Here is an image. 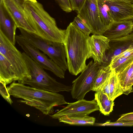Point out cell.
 Here are the masks:
<instances>
[{
    "label": "cell",
    "mask_w": 133,
    "mask_h": 133,
    "mask_svg": "<svg viewBox=\"0 0 133 133\" xmlns=\"http://www.w3.org/2000/svg\"><path fill=\"white\" fill-rule=\"evenodd\" d=\"M7 88L10 96L22 99L19 102L34 107L45 115L51 113L54 107L68 103L62 95L22 83L14 82Z\"/></svg>",
    "instance_id": "1"
},
{
    "label": "cell",
    "mask_w": 133,
    "mask_h": 133,
    "mask_svg": "<svg viewBox=\"0 0 133 133\" xmlns=\"http://www.w3.org/2000/svg\"><path fill=\"white\" fill-rule=\"evenodd\" d=\"M63 44L65 51L68 69L71 74L77 75L87 66L90 49L89 36L85 34L71 22L66 29Z\"/></svg>",
    "instance_id": "2"
},
{
    "label": "cell",
    "mask_w": 133,
    "mask_h": 133,
    "mask_svg": "<svg viewBox=\"0 0 133 133\" xmlns=\"http://www.w3.org/2000/svg\"><path fill=\"white\" fill-rule=\"evenodd\" d=\"M24 10L30 25L35 31L34 33L47 40L63 43L66 30L58 28L55 19L44 10L42 4L26 1Z\"/></svg>",
    "instance_id": "3"
},
{
    "label": "cell",
    "mask_w": 133,
    "mask_h": 133,
    "mask_svg": "<svg viewBox=\"0 0 133 133\" xmlns=\"http://www.w3.org/2000/svg\"><path fill=\"white\" fill-rule=\"evenodd\" d=\"M22 54L28 67L31 78L25 80L21 83L35 88L50 92L57 93L71 91V86L58 82L25 52Z\"/></svg>",
    "instance_id": "4"
},
{
    "label": "cell",
    "mask_w": 133,
    "mask_h": 133,
    "mask_svg": "<svg viewBox=\"0 0 133 133\" xmlns=\"http://www.w3.org/2000/svg\"><path fill=\"white\" fill-rule=\"evenodd\" d=\"M18 29L20 33L19 35L22 38L48 56L64 71L68 69L63 43L47 40L34 33L28 31L22 28Z\"/></svg>",
    "instance_id": "5"
},
{
    "label": "cell",
    "mask_w": 133,
    "mask_h": 133,
    "mask_svg": "<svg viewBox=\"0 0 133 133\" xmlns=\"http://www.w3.org/2000/svg\"><path fill=\"white\" fill-rule=\"evenodd\" d=\"M0 54L10 62L15 71L18 83L31 78L29 70L22 53L0 31Z\"/></svg>",
    "instance_id": "6"
},
{
    "label": "cell",
    "mask_w": 133,
    "mask_h": 133,
    "mask_svg": "<svg viewBox=\"0 0 133 133\" xmlns=\"http://www.w3.org/2000/svg\"><path fill=\"white\" fill-rule=\"evenodd\" d=\"M101 65L92 60L90 61L81 75L72 82L71 92L73 98L83 99L91 90L94 81Z\"/></svg>",
    "instance_id": "7"
},
{
    "label": "cell",
    "mask_w": 133,
    "mask_h": 133,
    "mask_svg": "<svg viewBox=\"0 0 133 133\" xmlns=\"http://www.w3.org/2000/svg\"><path fill=\"white\" fill-rule=\"evenodd\" d=\"M16 40L24 52L41 67L52 72L60 78H64L65 71L44 53L26 42L19 35H16Z\"/></svg>",
    "instance_id": "8"
},
{
    "label": "cell",
    "mask_w": 133,
    "mask_h": 133,
    "mask_svg": "<svg viewBox=\"0 0 133 133\" xmlns=\"http://www.w3.org/2000/svg\"><path fill=\"white\" fill-rule=\"evenodd\" d=\"M78 15L94 35H103L107 28L104 24L100 13L97 0H86Z\"/></svg>",
    "instance_id": "9"
},
{
    "label": "cell",
    "mask_w": 133,
    "mask_h": 133,
    "mask_svg": "<svg viewBox=\"0 0 133 133\" xmlns=\"http://www.w3.org/2000/svg\"><path fill=\"white\" fill-rule=\"evenodd\" d=\"M68 105L54 114L50 115L52 118L58 119L62 116L71 115H87L99 110L96 101L94 99L87 101L84 99L73 103H68Z\"/></svg>",
    "instance_id": "10"
},
{
    "label": "cell",
    "mask_w": 133,
    "mask_h": 133,
    "mask_svg": "<svg viewBox=\"0 0 133 133\" xmlns=\"http://www.w3.org/2000/svg\"><path fill=\"white\" fill-rule=\"evenodd\" d=\"M114 21L133 20V4L124 1L103 0Z\"/></svg>",
    "instance_id": "11"
},
{
    "label": "cell",
    "mask_w": 133,
    "mask_h": 133,
    "mask_svg": "<svg viewBox=\"0 0 133 133\" xmlns=\"http://www.w3.org/2000/svg\"><path fill=\"white\" fill-rule=\"evenodd\" d=\"M110 40L103 35H93L89 37L88 43L90 49L89 58L101 65L106 51L110 48Z\"/></svg>",
    "instance_id": "12"
},
{
    "label": "cell",
    "mask_w": 133,
    "mask_h": 133,
    "mask_svg": "<svg viewBox=\"0 0 133 133\" xmlns=\"http://www.w3.org/2000/svg\"><path fill=\"white\" fill-rule=\"evenodd\" d=\"M109 45L110 48L106 52L101 66L109 65L113 57L128 49L133 48V31L125 37L110 41Z\"/></svg>",
    "instance_id": "13"
},
{
    "label": "cell",
    "mask_w": 133,
    "mask_h": 133,
    "mask_svg": "<svg viewBox=\"0 0 133 133\" xmlns=\"http://www.w3.org/2000/svg\"><path fill=\"white\" fill-rule=\"evenodd\" d=\"M7 10L15 21L17 28L35 33L30 25L24 10L21 9L14 0H2Z\"/></svg>",
    "instance_id": "14"
},
{
    "label": "cell",
    "mask_w": 133,
    "mask_h": 133,
    "mask_svg": "<svg viewBox=\"0 0 133 133\" xmlns=\"http://www.w3.org/2000/svg\"><path fill=\"white\" fill-rule=\"evenodd\" d=\"M17 28L16 23L9 12L2 0L0 1V31L9 41L15 45L16 31Z\"/></svg>",
    "instance_id": "15"
},
{
    "label": "cell",
    "mask_w": 133,
    "mask_h": 133,
    "mask_svg": "<svg viewBox=\"0 0 133 133\" xmlns=\"http://www.w3.org/2000/svg\"><path fill=\"white\" fill-rule=\"evenodd\" d=\"M132 20L114 21L107 29L103 35L111 41L125 37L133 31Z\"/></svg>",
    "instance_id": "16"
},
{
    "label": "cell",
    "mask_w": 133,
    "mask_h": 133,
    "mask_svg": "<svg viewBox=\"0 0 133 133\" xmlns=\"http://www.w3.org/2000/svg\"><path fill=\"white\" fill-rule=\"evenodd\" d=\"M17 81L13 67L7 59L0 54V81L6 85Z\"/></svg>",
    "instance_id": "17"
},
{
    "label": "cell",
    "mask_w": 133,
    "mask_h": 133,
    "mask_svg": "<svg viewBox=\"0 0 133 133\" xmlns=\"http://www.w3.org/2000/svg\"><path fill=\"white\" fill-rule=\"evenodd\" d=\"M59 122L70 125H93L95 124V118L87 115H67L59 118Z\"/></svg>",
    "instance_id": "18"
},
{
    "label": "cell",
    "mask_w": 133,
    "mask_h": 133,
    "mask_svg": "<svg viewBox=\"0 0 133 133\" xmlns=\"http://www.w3.org/2000/svg\"><path fill=\"white\" fill-rule=\"evenodd\" d=\"M94 99L96 101L100 111L104 115H108L113 111L114 101L110 99L101 89L95 92Z\"/></svg>",
    "instance_id": "19"
},
{
    "label": "cell",
    "mask_w": 133,
    "mask_h": 133,
    "mask_svg": "<svg viewBox=\"0 0 133 133\" xmlns=\"http://www.w3.org/2000/svg\"><path fill=\"white\" fill-rule=\"evenodd\" d=\"M133 73V61L124 69L117 73L123 94L128 95L132 91L133 89L130 87V81Z\"/></svg>",
    "instance_id": "20"
},
{
    "label": "cell",
    "mask_w": 133,
    "mask_h": 133,
    "mask_svg": "<svg viewBox=\"0 0 133 133\" xmlns=\"http://www.w3.org/2000/svg\"><path fill=\"white\" fill-rule=\"evenodd\" d=\"M109 77V88L110 99L114 101L123 94L117 74L114 69H111Z\"/></svg>",
    "instance_id": "21"
},
{
    "label": "cell",
    "mask_w": 133,
    "mask_h": 133,
    "mask_svg": "<svg viewBox=\"0 0 133 133\" xmlns=\"http://www.w3.org/2000/svg\"><path fill=\"white\" fill-rule=\"evenodd\" d=\"M111 69L109 65H101L93 83L91 90L95 92L100 89L110 75Z\"/></svg>",
    "instance_id": "22"
},
{
    "label": "cell",
    "mask_w": 133,
    "mask_h": 133,
    "mask_svg": "<svg viewBox=\"0 0 133 133\" xmlns=\"http://www.w3.org/2000/svg\"><path fill=\"white\" fill-rule=\"evenodd\" d=\"M133 61V54L128 56L119 58L111 62L109 66L111 69H114L118 73Z\"/></svg>",
    "instance_id": "23"
},
{
    "label": "cell",
    "mask_w": 133,
    "mask_h": 133,
    "mask_svg": "<svg viewBox=\"0 0 133 133\" xmlns=\"http://www.w3.org/2000/svg\"><path fill=\"white\" fill-rule=\"evenodd\" d=\"M97 3L104 23L107 29L114 21L111 17L108 7L103 0H97Z\"/></svg>",
    "instance_id": "24"
},
{
    "label": "cell",
    "mask_w": 133,
    "mask_h": 133,
    "mask_svg": "<svg viewBox=\"0 0 133 133\" xmlns=\"http://www.w3.org/2000/svg\"><path fill=\"white\" fill-rule=\"evenodd\" d=\"M71 22L76 27L85 34L89 36L91 33L90 29L78 15L74 18Z\"/></svg>",
    "instance_id": "25"
},
{
    "label": "cell",
    "mask_w": 133,
    "mask_h": 133,
    "mask_svg": "<svg viewBox=\"0 0 133 133\" xmlns=\"http://www.w3.org/2000/svg\"><path fill=\"white\" fill-rule=\"evenodd\" d=\"M61 8L67 12H71L72 10L70 0H55Z\"/></svg>",
    "instance_id": "26"
},
{
    "label": "cell",
    "mask_w": 133,
    "mask_h": 133,
    "mask_svg": "<svg viewBox=\"0 0 133 133\" xmlns=\"http://www.w3.org/2000/svg\"><path fill=\"white\" fill-rule=\"evenodd\" d=\"M96 126H133V122H110V121H107L104 123H98L96 124Z\"/></svg>",
    "instance_id": "27"
},
{
    "label": "cell",
    "mask_w": 133,
    "mask_h": 133,
    "mask_svg": "<svg viewBox=\"0 0 133 133\" xmlns=\"http://www.w3.org/2000/svg\"><path fill=\"white\" fill-rule=\"evenodd\" d=\"M0 82V93L3 98L10 104H11L13 102L10 98V96L6 85L3 82Z\"/></svg>",
    "instance_id": "28"
},
{
    "label": "cell",
    "mask_w": 133,
    "mask_h": 133,
    "mask_svg": "<svg viewBox=\"0 0 133 133\" xmlns=\"http://www.w3.org/2000/svg\"><path fill=\"white\" fill-rule=\"evenodd\" d=\"M86 0H70L72 10L79 12L81 9Z\"/></svg>",
    "instance_id": "29"
},
{
    "label": "cell",
    "mask_w": 133,
    "mask_h": 133,
    "mask_svg": "<svg viewBox=\"0 0 133 133\" xmlns=\"http://www.w3.org/2000/svg\"><path fill=\"white\" fill-rule=\"evenodd\" d=\"M133 122V112L122 114L116 122Z\"/></svg>",
    "instance_id": "30"
},
{
    "label": "cell",
    "mask_w": 133,
    "mask_h": 133,
    "mask_svg": "<svg viewBox=\"0 0 133 133\" xmlns=\"http://www.w3.org/2000/svg\"><path fill=\"white\" fill-rule=\"evenodd\" d=\"M132 54L133 48L128 49L119 55L114 57L111 59V62L114 61L119 58L127 57Z\"/></svg>",
    "instance_id": "31"
},
{
    "label": "cell",
    "mask_w": 133,
    "mask_h": 133,
    "mask_svg": "<svg viewBox=\"0 0 133 133\" xmlns=\"http://www.w3.org/2000/svg\"><path fill=\"white\" fill-rule=\"evenodd\" d=\"M19 7L24 10V4L26 0H14Z\"/></svg>",
    "instance_id": "32"
},
{
    "label": "cell",
    "mask_w": 133,
    "mask_h": 133,
    "mask_svg": "<svg viewBox=\"0 0 133 133\" xmlns=\"http://www.w3.org/2000/svg\"><path fill=\"white\" fill-rule=\"evenodd\" d=\"M131 3L133 4V0H123Z\"/></svg>",
    "instance_id": "33"
},
{
    "label": "cell",
    "mask_w": 133,
    "mask_h": 133,
    "mask_svg": "<svg viewBox=\"0 0 133 133\" xmlns=\"http://www.w3.org/2000/svg\"><path fill=\"white\" fill-rule=\"evenodd\" d=\"M27 0V1H29L34 2H37V1H36V0Z\"/></svg>",
    "instance_id": "34"
},
{
    "label": "cell",
    "mask_w": 133,
    "mask_h": 133,
    "mask_svg": "<svg viewBox=\"0 0 133 133\" xmlns=\"http://www.w3.org/2000/svg\"><path fill=\"white\" fill-rule=\"evenodd\" d=\"M110 1H117V0H120V1H123V0H108Z\"/></svg>",
    "instance_id": "35"
},
{
    "label": "cell",
    "mask_w": 133,
    "mask_h": 133,
    "mask_svg": "<svg viewBox=\"0 0 133 133\" xmlns=\"http://www.w3.org/2000/svg\"><path fill=\"white\" fill-rule=\"evenodd\" d=\"M132 91H133V90H132Z\"/></svg>",
    "instance_id": "36"
},
{
    "label": "cell",
    "mask_w": 133,
    "mask_h": 133,
    "mask_svg": "<svg viewBox=\"0 0 133 133\" xmlns=\"http://www.w3.org/2000/svg\"></svg>",
    "instance_id": "37"
}]
</instances>
